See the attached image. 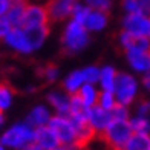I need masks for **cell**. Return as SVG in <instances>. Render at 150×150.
I'll return each mask as SVG.
<instances>
[{"instance_id":"obj_8","label":"cell","mask_w":150,"mask_h":150,"mask_svg":"<svg viewBox=\"0 0 150 150\" xmlns=\"http://www.w3.org/2000/svg\"><path fill=\"white\" fill-rule=\"evenodd\" d=\"M122 29L150 38V17L144 14H127L122 18Z\"/></svg>"},{"instance_id":"obj_27","label":"cell","mask_w":150,"mask_h":150,"mask_svg":"<svg viewBox=\"0 0 150 150\" xmlns=\"http://www.w3.org/2000/svg\"><path fill=\"white\" fill-rule=\"evenodd\" d=\"M97 104L101 106L103 109H106V110H112L113 106L117 104V98H115L113 92H110V91H103L101 93H98Z\"/></svg>"},{"instance_id":"obj_23","label":"cell","mask_w":150,"mask_h":150,"mask_svg":"<svg viewBox=\"0 0 150 150\" xmlns=\"http://www.w3.org/2000/svg\"><path fill=\"white\" fill-rule=\"evenodd\" d=\"M115 78H117V71H115L112 66H106V67L101 69V72H100V83H101V87H103L104 91L113 92Z\"/></svg>"},{"instance_id":"obj_1","label":"cell","mask_w":150,"mask_h":150,"mask_svg":"<svg viewBox=\"0 0 150 150\" xmlns=\"http://www.w3.org/2000/svg\"><path fill=\"white\" fill-rule=\"evenodd\" d=\"M132 133L133 130L129 120H112L110 124L98 133V138L107 150H122Z\"/></svg>"},{"instance_id":"obj_10","label":"cell","mask_w":150,"mask_h":150,"mask_svg":"<svg viewBox=\"0 0 150 150\" xmlns=\"http://www.w3.org/2000/svg\"><path fill=\"white\" fill-rule=\"evenodd\" d=\"M3 40L9 47H12L14 51H17L20 54H31L34 51L32 46L28 42V37H26L23 28H12Z\"/></svg>"},{"instance_id":"obj_17","label":"cell","mask_w":150,"mask_h":150,"mask_svg":"<svg viewBox=\"0 0 150 150\" xmlns=\"http://www.w3.org/2000/svg\"><path fill=\"white\" fill-rule=\"evenodd\" d=\"M127 61L135 71L146 74L150 69V51L127 52Z\"/></svg>"},{"instance_id":"obj_25","label":"cell","mask_w":150,"mask_h":150,"mask_svg":"<svg viewBox=\"0 0 150 150\" xmlns=\"http://www.w3.org/2000/svg\"><path fill=\"white\" fill-rule=\"evenodd\" d=\"M136 117H138L147 127V132H150V101L141 100L136 107Z\"/></svg>"},{"instance_id":"obj_37","label":"cell","mask_w":150,"mask_h":150,"mask_svg":"<svg viewBox=\"0 0 150 150\" xmlns=\"http://www.w3.org/2000/svg\"><path fill=\"white\" fill-rule=\"evenodd\" d=\"M23 150H46V149H45V147H42L40 144H37V142L34 141V142H31L29 146H26Z\"/></svg>"},{"instance_id":"obj_38","label":"cell","mask_w":150,"mask_h":150,"mask_svg":"<svg viewBox=\"0 0 150 150\" xmlns=\"http://www.w3.org/2000/svg\"><path fill=\"white\" fill-rule=\"evenodd\" d=\"M52 150H77V149H75V147H72V146L61 144V146H58V147H55V149H52Z\"/></svg>"},{"instance_id":"obj_36","label":"cell","mask_w":150,"mask_h":150,"mask_svg":"<svg viewBox=\"0 0 150 150\" xmlns=\"http://www.w3.org/2000/svg\"><path fill=\"white\" fill-rule=\"evenodd\" d=\"M142 84L147 91H150V69L144 74V78H142Z\"/></svg>"},{"instance_id":"obj_4","label":"cell","mask_w":150,"mask_h":150,"mask_svg":"<svg viewBox=\"0 0 150 150\" xmlns=\"http://www.w3.org/2000/svg\"><path fill=\"white\" fill-rule=\"evenodd\" d=\"M136 91H138V84H136V80L129 74H117V78H115V98H117V103L120 104H130L136 97Z\"/></svg>"},{"instance_id":"obj_5","label":"cell","mask_w":150,"mask_h":150,"mask_svg":"<svg viewBox=\"0 0 150 150\" xmlns=\"http://www.w3.org/2000/svg\"><path fill=\"white\" fill-rule=\"evenodd\" d=\"M47 126L55 132V135L60 139V144L74 147L75 141H77V132H75L71 118H67L66 115H55V117H51Z\"/></svg>"},{"instance_id":"obj_12","label":"cell","mask_w":150,"mask_h":150,"mask_svg":"<svg viewBox=\"0 0 150 150\" xmlns=\"http://www.w3.org/2000/svg\"><path fill=\"white\" fill-rule=\"evenodd\" d=\"M34 141H35L37 144H40L42 147H45L46 150H52V149L60 146L58 136L47 124L40 126V127L35 129V138H34Z\"/></svg>"},{"instance_id":"obj_13","label":"cell","mask_w":150,"mask_h":150,"mask_svg":"<svg viewBox=\"0 0 150 150\" xmlns=\"http://www.w3.org/2000/svg\"><path fill=\"white\" fill-rule=\"evenodd\" d=\"M47 101L49 104L55 109L58 115H69V103L71 97L63 91H52L47 95Z\"/></svg>"},{"instance_id":"obj_26","label":"cell","mask_w":150,"mask_h":150,"mask_svg":"<svg viewBox=\"0 0 150 150\" xmlns=\"http://www.w3.org/2000/svg\"><path fill=\"white\" fill-rule=\"evenodd\" d=\"M12 97H14V92H12L11 86L0 83V112L6 110L11 106Z\"/></svg>"},{"instance_id":"obj_6","label":"cell","mask_w":150,"mask_h":150,"mask_svg":"<svg viewBox=\"0 0 150 150\" xmlns=\"http://www.w3.org/2000/svg\"><path fill=\"white\" fill-rule=\"evenodd\" d=\"M49 14L46 9V3H26L25 16H23V25L22 28H29V26H49Z\"/></svg>"},{"instance_id":"obj_3","label":"cell","mask_w":150,"mask_h":150,"mask_svg":"<svg viewBox=\"0 0 150 150\" xmlns=\"http://www.w3.org/2000/svg\"><path fill=\"white\" fill-rule=\"evenodd\" d=\"M34 138H35V129L28 122H18L0 136V142L8 149L23 150L26 146L34 142Z\"/></svg>"},{"instance_id":"obj_34","label":"cell","mask_w":150,"mask_h":150,"mask_svg":"<svg viewBox=\"0 0 150 150\" xmlns=\"http://www.w3.org/2000/svg\"><path fill=\"white\" fill-rule=\"evenodd\" d=\"M130 126H132V130H133V132H147L146 124H144V122H142L138 117H135L133 120H130Z\"/></svg>"},{"instance_id":"obj_19","label":"cell","mask_w":150,"mask_h":150,"mask_svg":"<svg viewBox=\"0 0 150 150\" xmlns=\"http://www.w3.org/2000/svg\"><path fill=\"white\" fill-rule=\"evenodd\" d=\"M25 8H26V0H12L11 8L6 12V18L9 20L12 28H22Z\"/></svg>"},{"instance_id":"obj_15","label":"cell","mask_w":150,"mask_h":150,"mask_svg":"<svg viewBox=\"0 0 150 150\" xmlns=\"http://www.w3.org/2000/svg\"><path fill=\"white\" fill-rule=\"evenodd\" d=\"M89 106H87L83 98L77 93L71 95V103H69V118L71 120H87L89 115Z\"/></svg>"},{"instance_id":"obj_28","label":"cell","mask_w":150,"mask_h":150,"mask_svg":"<svg viewBox=\"0 0 150 150\" xmlns=\"http://www.w3.org/2000/svg\"><path fill=\"white\" fill-rule=\"evenodd\" d=\"M38 75H40L43 80H46L47 83H51V81H54V80L58 77V66H57V64H52V63L43 64V66L38 69Z\"/></svg>"},{"instance_id":"obj_35","label":"cell","mask_w":150,"mask_h":150,"mask_svg":"<svg viewBox=\"0 0 150 150\" xmlns=\"http://www.w3.org/2000/svg\"><path fill=\"white\" fill-rule=\"evenodd\" d=\"M12 5V0H0V17L6 16V12L9 11Z\"/></svg>"},{"instance_id":"obj_24","label":"cell","mask_w":150,"mask_h":150,"mask_svg":"<svg viewBox=\"0 0 150 150\" xmlns=\"http://www.w3.org/2000/svg\"><path fill=\"white\" fill-rule=\"evenodd\" d=\"M78 95L81 98H83V101L87 104V106H93V104H97V101H98V92L95 91V87L89 83H86L80 87V91H78Z\"/></svg>"},{"instance_id":"obj_11","label":"cell","mask_w":150,"mask_h":150,"mask_svg":"<svg viewBox=\"0 0 150 150\" xmlns=\"http://www.w3.org/2000/svg\"><path fill=\"white\" fill-rule=\"evenodd\" d=\"M87 120H89V124L97 130V133L103 132L104 129L112 122V113L110 110H106L98 104H93L89 109V115H87Z\"/></svg>"},{"instance_id":"obj_29","label":"cell","mask_w":150,"mask_h":150,"mask_svg":"<svg viewBox=\"0 0 150 150\" xmlns=\"http://www.w3.org/2000/svg\"><path fill=\"white\" fill-rule=\"evenodd\" d=\"M89 12H91L89 6L77 2L75 3V8H74V12H72V20H77V22H80V23H84V20H86Z\"/></svg>"},{"instance_id":"obj_14","label":"cell","mask_w":150,"mask_h":150,"mask_svg":"<svg viewBox=\"0 0 150 150\" xmlns=\"http://www.w3.org/2000/svg\"><path fill=\"white\" fill-rule=\"evenodd\" d=\"M23 31L34 51L43 46L46 37L49 35V26H29V28H23Z\"/></svg>"},{"instance_id":"obj_22","label":"cell","mask_w":150,"mask_h":150,"mask_svg":"<svg viewBox=\"0 0 150 150\" xmlns=\"http://www.w3.org/2000/svg\"><path fill=\"white\" fill-rule=\"evenodd\" d=\"M84 84V75L83 71H74L66 77V80L63 81V86L67 93H77L80 91V87Z\"/></svg>"},{"instance_id":"obj_7","label":"cell","mask_w":150,"mask_h":150,"mask_svg":"<svg viewBox=\"0 0 150 150\" xmlns=\"http://www.w3.org/2000/svg\"><path fill=\"white\" fill-rule=\"evenodd\" d=\"M77 0H47L46 9L49 14V22L60 23L72 17Z\"/></svg>"},{"instance_id":"obj_30","label":"cell","mask_w":150,"mask_h":150,"mask_svg":"<svg viewBox=\"0 0 150 150\" xmlns=\"http://www.w3.org/2000/svg\"><path fill=\"white\" fill-rule=\"evenodd\" d=\"M100 69L97 66H89L83 69V75H84V83H89V84H93L100 81Z\"/></svg>"},{"instance_id":"obj_40","label":"cell","mask_w":150,"mask_h":150,"mask_svg":"<svg viewBox=\"0 0 150 150\" xmlns=\"http://www.w3.org/2000/svg\"><path fill=\"white\" fill-rule=\"evenodd\" d=\"M0 150H6V147H5V146L2 144V142H0Z\"/></svg>"},{"instance_id":"obj_32","label":"cell","mask_w":150,"mask_h":150,"mask_svg":"<svg viewBox=\"0 0 150 150\" xmlns=\"http://www.w3.org/2000/svg\"><path fill=\"white\" fill-rule=\"evenodd\" d=\"M112 113V118L113 120H129V110L124 104H120L117 103L113 106V109L110 110Z\"/></svg>"},{"instance_id":"obj_2","label":"cell","mask_w":150,"mask_h":150,"mask_svg":"<svg viewBox=\"0 0 150 150\" xmlns=\"http://www.w3.org/2000/svg\"><path fill=\"white\" fill-rule=\"evenodd\" d=\"M89 43V31L84 28L83 23L77 20H71L66 25L64 32L61 35V49L64 54H75L81 51Z\"/></svg>"},{"instance_id":"obj_21","label":"cell","mask_w":150,"mask_h":150,"mask_svg":"<svg viewBox=\"0 0 150 150\" xmlns=\"http://www.w3.org/2000/svg\"><path fill=\"white\" fill-rule=\"evenodd\" d=\"M127 14H144L150 17V0H121Z\"/></svg>"},{"instance_id":"obj_31","label":"cell","mask_w":150,"mask_h":150,"mask_svg":"<svg viewBox=\"0 0 150 150\" xmlns=\"http://www.w3.org/2000/svg\"><path fill=\"white\" fill-rule=\"evenodd\" d=\"M86 5L92 9L109 12L112 8V0H86Z\"/></svg>"},{"instance_id":"obj_18","label":"cell","mask_w":150,"mask_h":150,"mask_svg":"<svg viewBox=\"0 0 150 150\" xmlns=\"http://www.w3.org/2000/svg\"><path fill=\"white\" fill-rule=\"evenodd\" d=\"M122 150H150V135L149 132H133L126 141Z\"/></svg>"},{"instance_id":"obj_9","label":"cell","mask_w":150,"mask_h":150,"mask_svg":"<svg viewBox=\"0 0 150 150\" xmlns=\"http://www.w3.org/2000/svg\"><path fill=\"white\" fill-rule=\"evenodd\" d=\"M120 45L122 46V49L126 52L150 51V38L136 35V34H132L124 29L120 32Z\"/></svg>"},{"instance_id":"obj_39","label":"cell","mask_w":150,"mask_h":150,"mask_svg":"<svg viewBox=\"0 0 150 150\" xmlns=\"http://www.w3.org/2000/svg\"><path fill=\"white\" fill-rule=\"evenodd\" d=\"M3 121H5V118H3V115H2V112H0V127L3 126Z\"/></svg>"},{"instance_id":"obj_16","label":"cell","mask_w":150,"mask_h":150,"mask_svg":"<svg viewBox=\"0 0 150 150\" xmlns=\"http://www.w3.org/2000/svg\"><path fill=\"white\" fill-rule=\"evenodd\" d=\"M107 20H109V12L97 11V9L91 8V12L87 14L83 25L87 31H101V29L106 28Z\"/></svg>"},{"instance_id":"obj_20","label":"cell","mask_w":150,"mask_h":150,"mask_svg":"<svg viewBox=\"0 0 150 150\" xmlns=\"http://www.w3.org/2000/svg\"><path fill=\"white\" fill-rule=\"evenodd\" d=\"M51 120V115H49V110L45 107V106H35L31 110V113L28 115L26 118V122L31 124L34 129H37L40 126H46Z\"/></svg>"},{"instance_id":"obj_33","label":"cell","mask_w":150,"mask_h":150,"mask_svg":"<svg viewBox=\"0 0 150 150\" xmlns=\"http://www.w3.org/2000/svg\"><path fill=\"white\" fill-rule=\"evenodd\" d=\"M12 29V25L9 23V20L6 18V16L0 17V40H3L6 35H8V32Z\"/></svg>"}]
</instances>
